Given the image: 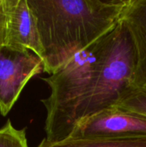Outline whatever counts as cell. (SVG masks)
<instances>
[{"label": "cell", "mask_w": 146, "mask_h": 147, "mask_svg": "<svg viewBox=\"0 0 146 147\" xmlns=\"http://www.w3.org/2000/svg\"><path fill=\"white\" fill-rule=\"evenodd\" d=\"M36 147H146V139L75 138L49 142L45 138Z\"/></svg>", "instance_id": "52a82bcc"}, {"label": "cell", "mask_w": 146, "mask_h": 147, "mask_svg": "<svg viewBox=\"0 0 146 147\" xmlns=\"http://www.w3.org/2000/svg\"><path fill=\"white\" fill-rule=\"evenodd\" d=\"M70 137L146 139V115L114 107L80 121Z\"/></svg>", "instance_id": "277c9868"}, {"label": "cell", "mask_w": 146, "mask_h": 147, "mask_svg": "<svg viewBox=\"0 0 146 147\" xmlns=\"http://www.w3.org/2000/svg\"><path fill=\"white\" fill-rule=\"evenodd\" d=\"M6 47L28 50L42 58L34 16L28 0H7Z\"/></svg>", "instance_id": "5b68a950"}, {"label": "cell", "mask_w": 146, "mask_h": 147, "mask_svg": "<svg viewBox=\"0 0 146 147\" xmlns=\"http://www.w3.org/2000/svg\"><path fill=\"white\" fill-rule=\"evenodd\" d=\"M7 0H0V48L6 45Z\"/></svg>", "instance_id": "30bf717a"}, {"label": "cell", "mask_w": 146, "mask_h": 147, "mask_svg": "<svg viewBox=\"0 0 146 147\" xmlns=\"http://www.w3.org/2000/svg\"><path fill=\"white\" fill-rule=\"evenodd\" d=\"M116 108L146 115V89L131 87L122 95Z\"/></svg>", "instance_id": "ba28073f"}, {"label": "cell", "mask_w": 146, "mask_h": 147, "mask_svg": "<svg viewBox=\"0 0 146 147\" xmlns=\"http://www.w3.org/2000/svg\"><path fill=\"white\" fill-rule=\"evenodd\" d=\"M42 48L44 72L51 75L76 53L108 34L128 0H28Z\"/></svg>", "instance_id": "7a4b0ae2"}, {"label": "cell", "mask_w": 146, "mask_h": 147, "mask_svg": "<svg viewBox=\"0 0 146 147\" xmlns=\"http://www.w3.org/2000/svg\"><path fill=\"white\" fill-rule=\"evenodd\" d=\"M0 147H28L26 128L16 129L8 120L0 128Z\"/></svg>", "instance_id": "9c48e42d"}, {"label": "cell", "mask_w": 146, "mask_h": 147, "mask_svg": "<svg viewBox=\"0 0 146 147\" xmlns=\"http://www.w3.org/2000/svg\"><path fill=\"white\" fill-rule=\"evenodd\" d=\"M133 42L120 20L108 34L41 78L50 88V95L40 101L46 110L45 139L65 140L80 121L116 107L133 87Z\"/></svg>", "instance_id": "6da1fadb"}, {"label": "cell", "mask_w": 146, "mask_h": 147, "mask_svg": "<svg viewBox=\"0 0 146 147\" xmlns=\"http://www.w3.org/2000/svg\"><path fill=\"white\" fill-rule=\"evenodd\" d=\"M120 20L134 50L133 87L146 89V0H128Z\"/></svg>", "instance_id": "8992f818"}, {"label": "cell", "mask_w": 146, "mask_h": 147, "mask_svg": "<svg viewBox=\"0 0 146 147\" xmlns=\"http://www.w3.org/2000/svg\"><path fill=\"white\" fill-rule=\"evenodd\" d=\"M44 72L42 59L28 50L0 48V114L8 115L28 82Z\"/></svg>", "instance_id": "3957f363"}]
</instances>
